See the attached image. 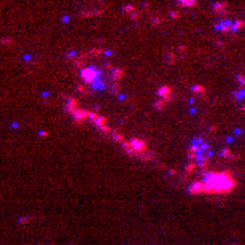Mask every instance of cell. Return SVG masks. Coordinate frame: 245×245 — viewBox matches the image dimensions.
Instances as JSON below:
<instances>
[{"label":"cell","mask_w":245,"mask_h":245,"mask_svg":"<svg viewBox=\"0 0 245 245\" xmlns=\"http://www.w3.org/2000/svg\"><path fill=\"white\" fill-rule=\"evenodd\" d=\"M193 151H194V161H201V163H207V158L209 156H205V153H209V146L205 145L202 140H199V138H196L193 143Z\"/></svg>","instance_id":"cell-2"},{"label":"cell","mask_w":245,"mask_h":245,"mask_svg":"<svg viewBox=\"0 0 245 245\" xmlns=\"http://www.w3.org/2000/svg\"><path fill=\"white\" fill-rule=\"evenodd\" d=\"M235 188V182L231 174H205L199 182H196L191 188L193 194H228Z\"/></svg>","instance_id":"cell-1"}]
</instances>
